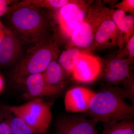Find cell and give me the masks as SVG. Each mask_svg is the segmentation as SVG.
<instances>
[{
  "instance_id": "1",
  "label": "cell",
  "mask_w": 134,
  "mask_h": 134,
  "mask_svg": "<svg viewBox=\"0 0 134 134\" xmlns=\"http://www.w3.org/2000/svg\"><path fill=\"white\" fill-rule=\"evenodd\" d=\"M41 10L21 2L10 7L6 14L8 29L22 44L35 46L50 37L48 16L43 14Z\"/></svg>"
},
{
  "instance_id": "2",
  "label": "cell",
  "mask_w": 134,
  "mask_h": 134,
  "mask_svg": "<svg viewBox=\"0 0 134 134\" xmlns=\"http://www.w3.org/2000/svg\"><path fill=\"white\" fill-rule=\"evenodd\" d=\"M121 88L107 85L96 93L83 115L97 123L119 122L133 119L134 105L125 100Z\"/></svg>"
},
{
  "instance_id": "3",
  "label": "cell",
  "mask_w": 134,
  "mask_h": 134,
  "mask_svg": "<svg viewBox=\"0 0 134 134\" xmlns=\"http://www.w3.org/2000/svg\"><path fill=\"white\" fill-rule=\"evenodd\" d=\"M95 1L73 0L59 9L49 11L48 18L52 37L60 46L68 45L77 26L83 21Z\"/></svg>"
},
{
  "instance_id": "4",
  "label": "cell",
  "mask_w": 134,
  "mask_h": 134,
  "mask_svg": "<svg viewBox=\"0 0 134 134\" xmlns=\"http://www.w3.org/2000/svg\"><path fill=\"white\" fill-rule=\"evenodd\" d=\"M60 54L59 47L50 37L40 44L32 47L23 55L10 71V78L19 84L29 76L43 73L52 61L58 59Z\"/></svg>"
},
{
  "instance_id": "5",
  "label": "cell",
  "mask_w": 134,
  "mask_h": 134,
  "mask_svg": "<svg viewBox=\"0 0 134 134\" xmlns=\"http://www.w3.org/2000/svg\"><path fill=\"white\" fill-rule=\"evenodd\" d=\"M8 109L37 134L46 133L52 119L50 105L41 98L21 105L9 107Z\"/></svg>"
},
{
  "instance_id": "6",
  "label": "cell",
  "mask_w": 134,
  "mask_h": 134,
  "mask_svg": "<svg viewBox=\"0 0 134 134\" xmlns=\"http://www.w3.org/2000/svg\"><path fill=\"white\" fill-rule=\"evenodd\" d=\"M103 6V1H94L85 19L74 31L65 49L76 48L88 52L94 43Z\"/></svg>"
},
{
  "instance_id": "7",
  "label": "cell",
  "mask_w": 134,
  "mask_h": 134,
  "mask_svg": "<svg viewBox=\"0 0 134 134\" xmlns=\"http://www.w3.org/2000/svg\"><path fill=\"white\" fill-rule=\"evenodd\" d=\"M125 46L122 33L117 28L108 12V8L103 6L100 23L96 31L94 43L88 52Z\"/></svg>"
},
{
  "instance_id": "8",
  "label": "cell",
  "mask_w": 134,
  "mask_h": 134,
  "mask_svg": "<svg viewBox=\"0 0 134 134\" xmlns=\"http://www.w3.org/2000/svg\"><path fill=\"white\" fill-rule=\"evenodd\" d=\"M127 59H120L113 56L105 63L102 70V80L109 85H126L134 81L130 65Z\"/></svg>"
},
{
  "instance_id": "9",
  "label": "cell",
  "mask_w": 134,
  "mask_h": 134,
  "mask_svg": "<svg viewBox=\"0 0 134 134\" xmlns=\"http://www.w3.org/2000/svg\"><path fill=\"white\" fill-rule=\"evenodd\" d=\"M96 124L83 114L63 115L56 122V134H99Z\"/></svg>"
},
{
  "instance_id": "10",
  "label": "cell",
  "mask_w": 134,
  "mask_h": 134,
  "mask_svg": "<svg viewBox=\"0 0 134 134\" xmlns=\"http://www.w3.org/2000/svg\"><path fill=\"white\" fill-rule=\"evenodd\" d=\"M100 60L90 53L83 51L79 61L72 72V79L76 81L89 83L96 80L102 72Z\"/></svg>"
},
{
  "instance_id": "11",
  "label": "cell",
  "mask_w": 134,
  "mask_h": 134,
  "mask_svg": "<svg viewBox=\"0 0 134 134\" xmlns=\"http://www.w3.org/2000/svg\"><path fill=\"white\" fill-rule=\"evenodd\" d=\"M23 44L14 34L7 28L4 38L0 44V66L15 65L21 57Z\"/></svg>"
},
{
  "instance_id": "12",
  "label": "cell",
  "mask_w": 134,
  "mask_h": 134,
  "mask_svg": "<svg viewBox=\"0 0 134 134\" xmlns=\"http://www.w3.org/2000/svg\"><path fill=\"white\" fill-rule=\"evenodd\" d=\"M96 94V92L91 90L82 87L70 89L65 93L64 98L65 110L72 113L86 111Z\"/></svg>"
},
{
  "instance_id": "13",
  "label": "cell",
  "mask_w": 134,
  "mask_h": 134,
  "mask_svg": "<svg viewBox=\"0 0 134 134\" xmlns=\"http://www.w3.org/2000/svg\"><path fill=\"white\" fill-rule=\"evenodd\" d=\"M22 83L26 86L28 97L33 98V99L55 96L62 92L47 83L42 73L29 76L19 84Z\"/></svg>"
},
{
  "instance_id": "14",
  "label": "cell",
  "mask_w": 134,
  "mask_h": 134,
  "mask_svg": "<svg viewBox=\"0 0 134 134\" xmlns=\"http://www.w3.org/2000/svg\"><path fill=\"white\" fill-rule=\"evenodd\" d=\"M108 12L117 28L122 32L125 46L134 35V16L127 15L126 12L118 9L108 8Z\"/></svg>"
},
{
  "instance_id": "15",
  "label": "cell",
  "mask_w": 134,
  "mask_h": 134,
  "mask_svg": "<svg viewBox=\"0 0 134 134\" xmlns=\"http://www.w3.org/2000/svg\"><path fill=\"white\" fill-rule=\"evenodd\" d=\"M42 74L47 83L62 91L68 76L57 60L52 61Z\"/></svg>"
},
{
  "instance_id": "16",
  "label": "cell",
  "mask_w": 134,
  "mask_h": 134,
  "mask_svg": "<svg viewBox=\"0 0 134 134\" xmlns=\"http://www.w3.org/2000/svg\"><path fill=\"white\" fill-rule=\"evenodd\" d=\"M82 50L78 48L65 49L58 58V62L62 68L67 76H69L76 66Z\"/></svg>"
},
{
  "instance_id": "17",
  "label": "cell",
  "mask_w": 134,
  "mask_h": 134,
  "mask_svg": "<svg viewBox=\"0 0 134 134\" xmlns=\"http://www.w3.org/2000/svg\"><path fill=\"white\" fill-rule=\"evenodd\" d=\"M103 131L100 134H134L133 119L106 122L103 123Z\"/></svg>"
},
{
  "instance_id": "18",
  "label": "cell",
  "mask_w": 134,
  "mask_h": 134,
  "mask_svg": "<svg viewBox=\"0 0 134 134\" xmlns=\"http://www.w3.org/2000/svg\"><path fill=\"white\" fill-rule=\"evenodd\" d=\"M73 0H25L21 2L39 9H45L50 11L59 9L73 2Z\"/></svg>"
},
{
  "instance_id": "19",
  "label": "cell",
  "mask_w": 134,
  "mask_h": 134,
  "mask_svg": "<svg viewBox=\"0 0 134 134\" xmlns=\"http://www.w3.org/2000/svg\"><path fill=\"white\" fill-rule=\"evenodd\" d=\"M7 120L12 134H37L22 120L15 115L11 119Z\"/></svg>"
},
{
  "instance_id": "20",
  "label": "cell",
  "mask_w": 134,
  "mask_h": 134,
  "mask_svg": "<svg viewBox=\"0 0 134 134\" xmlns=\"http://www.w3.org/2000/svg\"><path fill=\"white\" fill-rule=\"evenodd\" d=\"M120 59H127L130 63L134 60V35L130 38L125 45V47L119 50L114 55Z\"/></svg>"
},
{
  "instance_id": "21",
  "label": "cell",
  "mask_w": 134,
  "mask_h": 134,
  "mask_svg": "<svg viewBox=\"0 0 134 134\" xmlns=\"http://www.w3.org/2000/svg\"><path fill=\"white\" fill-rule=\"evenodd\" d=\"M120 10L126 13H131L134 14V0H122L121 2H118L115 5L114 9Z\"/></svg>"
},
{
  "instance_id": "22",
  "label": "cell",
  "mask_w": 134,
  "mask_h": 134,
  "mask_svg": "<svg viewBox=\"0 0 134 134\" xmlns=\"http://www.w3.org/2000/svg\"><path fill=\"white\" fill-rule=\"evenodd\" d=\"M14 1L10 0H0V17L7 14L9 9V6Z\"/></svg>"
},
{
  "instance_id": "23",
  "label": "cell",
  "mask_w": 134,
  "mask_h": 134,
  "mask_svg": "<svg viewBox=\"0 0 134 134\" xmlns=\"http://www.w3.org/2000/svg\"><path fill=\"white\" fill-rule=\"evenodd\" d=\"M0 134H12L7 120L0 122Z\"/></svg>"
},
{
  "instance_id": "24",
  "label": "cell",
  "mask_w": 134,
  "mask_h": 134,
  "mask_svg": "<svg viewBox=\"0 0 134 134\" xmlns=\"http://www.w3.org/2000/svg\"><path fill=\"white\" fill-rule=\"evenodd\" d=\"M6 29L7 27L3 24L2 22L0 20V44L4 38Z\"/></svg>"
},
{
  "instance_id": "25",
  "label": "cell",
  "mask_w": 134,
  "mask_h": 134,
  "mask_svg": "<svg viewBox=\"0 0 134 134\" xmlns=\"http://www.w3.org/2000/svg\"><path fill=\"white\" fill-rule=\"evenodd\" d=\"M4 87V82L1 75L0 74V93L2 91Z\"/></svg>"
}]
</instances>
